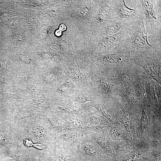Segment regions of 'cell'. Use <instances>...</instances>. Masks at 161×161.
Masks as SVG:
<instances>
[{"label":"cell","instance_id":"obj_1","mask_svg":"<svg viewBox=\"0 0 161 161\" xmlns=\"http://www.w3.org/2000/svg\"><path fill=\"white\" fill-rule=\"evenodd\" d=\"M141 111L136 130L137 141L157 140L161 143V115L155 113L145 100L142 102Z\"/></svg>","mask_w":161,"mask_h":161},{"label":"cell","instance_id":"obj_2","mask_svg":"<svg viewBox=\"0 0 161 161\" xmlns=\"http://www.w3.org/2000/svg\"><path fill=\"white\" fill-rule=\"evenodd\" d=\"M148 34L143 15L137 22L131 36L119 47L127 49L130 52L131 57L137 54L150 56L161 54V47L149 43Z\"/></svg>","mask_w":161,"mask_h":161},{"label":"cell","instance_id":"obj_3","mask_svg":"<svg viewBox=\"0 0 161 161\" xmlns=\"http://www.w3.org/2000/svg\"><path fill=\"white\" fill-rule=\"evenodd\" d=\"M18 131L23 137L33 142L51 145L57 143L52 132L42 119L30 118L14 121Z\"/></svg>","mask_w":161,"mask_h":161},{"label":"cell","instance_id":"obj_4","mask_svg":"<svg viewBox=\"0 0 161 161\" xmlns=\"http://www.w3.org/2000/svg\"><path fill=\"white\" fill-rule=\"evenodd\" d=\"M75 161H107V156L89 134L71 146Z\"/></svg>","mask_w":161,"mask_h":161},{"label":"cell","instance_id":"obj_5","mask_svg":"<svg viewBox=\"0 0 161 161\" xmlns=\"http://www.w3.org/2000/svg\"><path fill=\"white\" fill-rule=\"evenodd\" d=\"M142 7L145 27L148 34L161 41V0H138Z\"/></svg>","mask_w":161,"mask_h":161},{"label":"cell","instance_id":"obj_6","mask_svg":"<svg viewBox=\"0 0 161 161\" xmlns=\"http://www.w3.org/2000/svg\"><path fill=\"white\" fill-rule=\"evenodd\" d=\"M109 70L114 89L131 86L138 78L146 75L141 68L131 61Z\"/></svg>","mask_w":161,"mask_h":161},{"label":"cell","instance_id":"obj_7","mask_svg":"<svg viewBox=\"0 0 161 161\" xmlns=\"http://www.w3.org/2000/svg\"><path fill=\"white\" fill-rule=\"evenodd\" d=\"M131 61L142 68L148 78L161 85V54L150 56L135 55L131 57Z\"/></svg>","mask_w":161,"mask_h":161},{"label":"cell","instance_id":"obj_8","mask_svg":"<svg viewBox=\"0 0 161 161\" xmlns=\"http://www.w3.org/2000/svg\"><path fill=\"white\" fill-rule=\"evenodd\" d=\"M137 23L126 27L116 34L102 37L97 43V51L104 54L110 51L113 47L116 46L118 47L123 45L133 34Z\"/></svg>","mask_w":161,"mask_h":161},{"label":"cell","instance_id":"obj_9","mask_svg":"<svg viewBox=\"0 0 161 161\" xmlns=\"http://www.w3.org/2000/svg\"><path fill=\"white\" fill-rule=\"evenodd\" d=\"M143 16L142 9L128 7L124 0H114L111 18L117 21L132 24L137 22Z\"/></svg>","mask_w":161,"mask_h":161},{"label":"cell","instance_id":"obj_10","mask_svg":"<svg viewBox=\"0 0 161 161\" xmlns=\"http://www.w3.org/2000/svg\"><path fill=\"white\" fill-rule=\"evenodd\" d=\"M112 97L121 109L129 111L140 112L142 102L136 97L131 86L114 89Z\"/></svg>","mask_w":161,"mask_h":161},{"label":"cell","instance_id":"obj_11","mask_svg":"<svg viewBox=\"0 0 161 161\" xmlns=\"http://www.w3.org/2000/svg\"><path fill=\"white\" fill-rule=\"evenodd\" d=\"M41 161H74L71 147L57 143L46 149L40 151Z\"/></svg>","mask_w":161,"mask_h":161},{"label":"cell","instance_id":"obj_12","mask_svg":"<svg viewBox=\"0 0 161 161\" xmlns=\"http://www.w3.org/2000/svg\"><path fill=\"white\" fill-rule=\"evenodd\" d=\"M131 59L130 52L123 47H119L116 52L104 54L99 56L97 60L105 69L110 70L130 62Z\"/></svg>","mask_w":161,"mask_h":161},{"label":"cell","instance_id":"obj_13","mask_svg":"<svg viewBox=\"0 0 161 161\" xmlns=\"http://www.w3.org/2000/svg\"><path fill=\"white\" fill-rule=\"evenodd\" d=\"M93 107L111 123L114 124L120 122L122 111L117 102L114 99L97 101L93 103Z\"/></svg>","mask_w":161,"mask_h":161},{"label":"cell","instance_id":"obj_14","mask_svg":"<svg viewBox=\"0 0 161 161\" xmlns=\"http://www.w3.org/2000/svg\"><path fill=\"white\" fill-rule=\"evenodd\" d=\"M89 134V131L86 129L65 128L58 132L55 138L58 144L71 147Z\"/></svg>","mask_w":161,"mask_h":161},{"label":"cell","instance_id":"obj_15","mask_svg":"<svg viewBox=\"0 0 161 161\" xmlns=\"http://www.w3.org/2000/svg\"><path fill=\"white\" fill-rule=\"evenodd\" d=\"M134 142L133 150L124 156L116 158L115 161H154L150 154L148 141Z\"/></svg>","mask_w":161,"mask_h":161},{"label":"cell","instance_id":"obj_16","mask_svg":"<svg viewBox=\"0 0 161 161\" xmlns=\"http://www.w3.org/2000/svg\"><path fill=\"white\" fill-rule=\"evenodd\" d=\"M122 114L120 122L125 127L131 140L137 142L136 136V130L140 117V112H134L121 109Z\"/></svg>","mask_w":161,"mask_h":161},{"label":"cell","instance_id":"obj_17","mask_svg":"<svg viewBox=\"0 0 161 161\" xmlns=\"http://www.w3.org/2000/svg\"><path fill=\"white\" fill-rule=\"evenodd\" d=\"M99 72L95 79L97 89L99 93L105 97V99H113L112 93L114 87L109 70L105 69L103 72Z\"/></svg>","mask_w":161,"mask_h":161},{"label":"cell","instance_id":"obj_18","mask_svg":"<svg viewBox=\"0 0 161 161\" xmlns=\"http://www.w3.org/2000/svg\"><path fill=\"white\" fill-rule=\"evenodd\" d=\"M114 0L104 1L103 2L94 20L93 31L95 33L100 32L104 25L112 20L111 16Z\"/></svg>","mask_w":161,"mask_h":161},{"label":"cell","instance_id":"obj_19","mask_svg":"<svg viewBox=\"0 0 161 161\" xmlns=\"http://www.w3.org/2000/svg\"><path fill=\"white\" fill-rule=\"evenodd\" d=\"M154 82V80L148 78L145 87V100L155 113L161 115V104L159 103L155 93Z\"/></svg>","mask_w":161,"mask_h":161},{"label":"cell","instance_id":"obj_20","mask_svg":"<svg viewBox=\"0 0 161 161\" xmlns=\"http://www.w3.org/2000/svg\"><path fill=\"white\" fill-rule=\"evenodd\" d=\"M110 142L116 158L128 154L134 148V142L132 140H110Z\"/></svg>","mask_w":161,"mask_h":161},{"label":"cell","instance_id":"obj_21","mask_svg":"<svg viewBox=\"0 0 161 161\" xmlns=\"http://www.w3.org/2000/svg\"><path fill=\"white\" fill-rule=\"evenodd\" d=\"M89 135L99 144L107 156L116 158L110 140L108 137L90 131Z\"/></svg>","mask_w":161,"mask_h":161},{"label":"cell","instance_id":"obj_22","mask_svg":"<svg viewBox=\"0 0 161 161\" xmlns=\"http://www.w3.org/2000/svg\"><path fill=\"white\" fill-rule=\"evenodd\" d=\"M40 150L33 147L26 148L21 154L8 153V156L15 161H41Z\"/></svg>","mask_w":161,"mask_h":161},{"label":"cell","instance_id":"obj_23","mask_svg":"<svg viewBox=\"0 0 161 161\" xmlns=\"http://www.w3.org/2000/svg\"><path fill=\"white\" fill-rule=\"evenodd\" d=\"M134 23H135L129 24L117 22L112 19L102 29L100 32V35L102 37L116 34L126 27Z\"/></svg>","mask_w":161,"mask_h":161},{"label":"cell","instance_id":"obj_24","mask_svg":"<svg viewBox=\"0 0 161 161\" xmlns=\"http://www.w3.org/2000/svg\"><path fill=\"white\" fill-rule=\"evenodd\" d=\"M108 137L111 140H131L124 126L120 122L113 124Z\"/></svg>","mask_w":161,"mask_h":161},{"label":"cell","instance_id":"obj_25","mask_svg":"<svg viewBox=\"0 0 161 161\" xmlns=\"http://www.w3.org/2000/svg\"><path fill=\"white\" fill-rule=\"evenodd\" d=\"M148 79L146 75H143L137 79L132 86L136 97L141 102L146 98L145 87Z\"/></svg>","mask_w":161,"mask_h":161},{"label":"cell","instance_id":"obj_26","mask_svg":"<svg viewBox=\"0 0 161 161\" xmlns=\"http://www.w3.org/2000/svg\"><path fill=\"white\" fill-rule=\"evenodd\" d=\"M113 123L109 121L86 129L87 130L100 134L108 137Z\"/></svg>","mask_w":161,"mask_h":161},{"label":"cell","instance_id":"obj_27","mask_svg":"<svg viewBox=\"0 0 161 161\" xmlns=\"http://www.w3.org/2000/svg\"><path fill=\"white\" fill-rule=\"evenodd\" d=\"M150 155L154 161H161V143L157 140L148 141Z\"/></svg>","mask_w":161,"mask_h":161},{"label":"cell","instance_id":"obj_28","mask_svg":"<svg viewBox=\"0 0 161 161\" xmlns=\"http://www.w3.org/2000/svg\"><path fill=\"white\" fill-rule=\"evenodd\" d=\"M64 117L60 119L63 120L69 128L85 129L80 117Z\"/></svg>","mask_w":161,"mask_h":161},{"label":"cell","instance_id":"obj_29","mask_svg":"<svg viewBox=\"0 0 161 161\" xmlns=\"http://www.w3.org/2000/svg\"><path fill=\"white\" fill-rule=\"evenodd\" d=\"M96 98L93 96L81 95L75 98V101L80 103H85L86 102L95 101Z\"/></svg>","mask_w":161,"mask_h":161},{"label":"cell","instance_id":"obj_30","mask_svg":"<svg viewBox=\"0 0 161 161\" xmlns=\"http://www.w3.org/2000/svg\"><path fill=\"white\" fill-rule=\"evenodd\" d=\"M58 109L62 113L65 115L72 116L76 114L74 110L68 106H61L59 107Z\"/></svg>","mask_w":161,"mask_h":161},{"label":"cell","instance_id":"obj_31","mask_svg":"<svg viewBox=\"0 0 161 161\" xmlns=\"http://www.w3.org/2000/svg\"><path fill=\"white\" fill-rule=\"evenodd\" d=\"M51 145L42 143H34L33 148L38 150L42 151L48 149Z\"/></svg>","mask_w":161,"mask_h":161},{"label":"cell","instance_id":"obj_32","mask_svg":"<svg viewBox=\"0 0 161 161\" xmlns=\"http://www.w3.org/2000/svg\"><path fill=\"white\" fill-rule=\"evenodd\" d=\"M154 88L158 101L161 104V85L157 83L155 81L154 83Z\"/></svg>","mask_w":161,"mask_h":161},{"label":"cell","instance_id":"obj_33","mask_svg":"<svg viewBox=\"0 0 161 161\" xmlns=\"http://www.w3.org/2000/svg\"><path fill=\"white\" fill-rule=\"evenodd\" d=\"M69 74L71 77L75 79H79L81 78L80 72L77 69L71 70Z\"/></svg>","mask_w":161,"mask_h":161},{"label":"cell","instance_id":"obj_34","mask_svg":"<svg viewBox=\"0 0 161 161\" xmlns=\"http://www.w3.org/2000/svg\"><path fill=\"white\" fill-rule=\"evenodd\" d=\"M23 143L24 145L27 148L33 147L34 143L31 139L27 138L24 139Z\"/></svg>","mask_w":161,"mask_h":161},{"label":"cell","instance_id":"obj_35","mask_svg":"<svg viewBox=\"0 0 161 161\" xmlns=\"http://www.w3.org/2000/svg\"><path fill=\"white\" fill-rule=\"evenodd\" d=\"M115 159L114 158H112L109 160V161H115Z\"/></svg>","mask_w":161,"mask_h":161},{"label":"cell","instance_id":"obj_36","mask_svg":"<svg viewBox=\"0 0 161 161\" xmlns=\"http://www.w3.org/2000/svg\"></svg>","mask_w":161,"mask_h":161}]
</instances>
